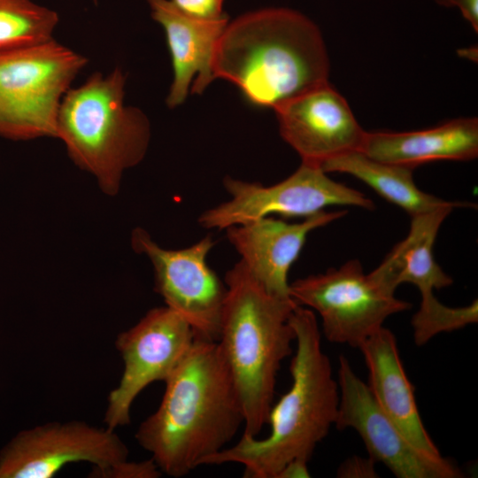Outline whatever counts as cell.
<instances>
[{
  "instance_id": "obj_1",
  "label": "cell",
  "mask_w": 478,
  "mask_h": 478,
  "mask_svg": "<svg viewBox=\"0 0 478 478\" xmlns=\"http://www.w3.org/2000/svg\"><path fill=\"white\" fill-rule=\"evenodd\" d=\"M165 383L159 406L135 439L162 474L178 478L227 447L244 417L217 342L196 337Z\"/></svg>"
},
{
  "instance_id": "obj_2",
  "label": "cell",
  "mask_w": 478,
  "mask_h": 478,
  "mask_svg": "<svg viewBox=\"0 0 478 478\" xmlns=\"http://www.w3.org/2000/svg\"><path fill=\"white\" fill-rule=\"evenodd\" d=\"M213 70L215 78L235 84L249 103L274 110L328 82L329 58L312 20L297 11L274 7L228 22Z\"/></svg>"
},
{
  "instance_id": "obj_3",
  "label": "cell",
  "mask_w": 478,
  "mask_h": 478,
  "mask_svg": "<svg viewBox=\"0 0 478 478\" xmlns=\"http://www.w3.org/2000/svg\"><path fill=\"white\" fill-rule=\"evenodd\" d=\"M289 320L296 342L289 366L292 382L270 409L268 435L264 438L242 436L235 444L204 459L202 466L237 463L243 466V477L276 478L291 460L309 462L318 443L335 425L339 387L322 350L316 315L297 305Z\"/></svg>"
},
{
  "instance_id": "obj_4",
  "label": "cell",
  "mask_w": 478,
  "mask_h": 478,
  "mask_svg": "<svg viewBox=\"0 0 478 478\" xmlns=\"http://www.w3.org/2000/svg\"><path fill=\"white\" fill-rule=\"evenodd\" d=\"M224 282L217 343L242 403V436L258 437L274 404L281 365L293 351L289 319L298 305L267 292L241 260Z\"/></svg>"
},
{
  "instance_id": "obj_5",
  "label": "cell",
  "mask_w": 478,
  "mask_h": 478,
  "mask_svg": "<svg viewBox=\"0 0 478 478\" xmlns=\"http://www.w3.org/2000/svg\"><path fill=\"white\" fill-rule=\"evenodd\" d=\"M125 85L120 67L94 73L66 91L57 117V138L71 159L109 195L118 192L124 172L143 159L150 138L147 116L125 104Z\"/></svg>"
},
{
  "instance_id": "obj_6",
  "label": "cell",
  "mask_w": 478,
  "mask_h": 478,
  "mask_svg": "<svg viewBox=\"0 0 478 478\" xmlns=\"http://www.w3.org/2000/svg\"><path fill=\"white\" fill-rule=\"evenodd\" d=\"M87 62L54 39L0 50V136L57 138L60 103Z\"/></svg>"
},
{
  "instance_id": "obj_7",
  "label": "cell",
  "mask_w": 478,
  "mask_h": 478,
  "mask_svg": "<svg viewBox=\"0 0 478 478\" xmlns=\"http://www.w3.org/2000/svg\"><path fill=\"white\" fill-rule=\"evenodd\" d=\"M397 288L380 266L366 274L361 263L351 259L339 268L294 281L289 296L319 313L328 341L358 348L388 317L412 307L396 297Z\"/></svg>"
},
{
  "instance_id": "obj_8",
  "label": "cell",
  "mask_w": 478,
  "mask_h": 478,
  "mask_svg": "<svg viewBox=\"0 0 478 478\" xmlns=\"http://www.w3.org/2000/svg\"><path fill=\"white\" fill-rule=\"evenodd\" d=\"M223 185L230 199L198 217L204 228L227 229L271 214L306 218L329 205L374 209L365 194L333 181L321 167L304 163L288 178L271 186L230 176L224 178Z\"/></svg>"
},
{
  "instance_id": "obj_9",
  "label": "cell",
  "mask_w": 478,
  "mask_h": 478,
  "mask_svg": "<svg viewBox=\"0 0 478 478\" xmlns=\"http://www.w3.org/2000/svg\"><path fill=\"white\" fill-rule=\"evenodd\" d=\"M195 338L189 324L166 305L150 310L135 326L118 335L115 346L124 367L118 386L108 395L106 428L115 430L130 423L137 396L152 382H165Z\"/></svg>"
},
{
  "instance_id": "obj_10",
  "label": "cell",
  "mask_w": 478,
  "mask_h": 478,
  "mask_svg": "<svg viewBox=\"0 0 478 478\" xmlns=\"http://www.w3.org/2000/svg\"><path fill=\"white\" fill-rule=\"evenodd\" d=\"M131 243L135 252L150 259L155 290L166 305L189 324L197 338L217 342L227 287L207 263L213 238L206 235L189 247L168 250L137 227Z\"/></svg>"
},
{
  "instance_id": "obj_11",
  "label": "cell",
  "mask_w": 478,
  "mask_h": 478,
  "mask_svg": "<svg viewBox=\"0 0 478 478\" xmlns=\"http://www.w3.org/2000/svg\"><path fill=\"white\" fill-rule=\"evenodd\" d=\"M115 430L81 420L48 422L19 432L0 451V478H51L66 465L101 469L127 459Z\"/></svg>"
},
{
  "instance_id": "obj_12",
  "label": "cell",
  "mask_w": 478,
  "mask_h": 478,
  "mask_svg": "<svg viewBox=\"0 0 478 478\" xmlns=\"http://www.w3.org/2000/svg\"><path fill=\"white\" fill-rule=\"evenodd\" d=\"M339 405L335 426L354 429L369 457L397 478H460L461 470L443 456H430L412 443L381 409L367 384L339 356Z\"/></svg>"
},
{
  "instance_id": "obj_13",
  "label": "cell",
  "mask_w": 478,
  "mask_h": 478,
  "mask_svg": "<svg viewBox=\"0 0 478 478\" xmlns=\"http://www.w3.org/2000/svg\"><path fill=\"white\" fill-rule=\"evenodd\" d=\"M274 112L281 137L307 165L321 167L330 159L359 150L366 134L347 101L328 81Z\"/></svg>"
},
{
  "instance_id": "obj_14",
  "label": "cell",
  "mask_w": 478,
  "mask_h": 478,
  "mask_svg": "<svg viewBox=\"0 0 478 478\" xmlns=\"http://www.w3.org/2000/svg\"><path fill=\"white\" fill-rule=\"evenodd\" d=\"M346 211L324 210L288 223L270 216L227 228L229 243L241 257L251 274L270 294L291 298L289 271L297 259L312 230L346 215Z\"/></svg>"
},
{
  "instance_id": "obj_15",
  "label": "cell",
  "mask_w": 478,
  "mask_h": 478,
  "mask_svg": "<svg viewBox=\"0 0 478 478\" xmlns=\"http://www.w3.org/2000/svg\"><path fill=\"white\" fill-rule=\"evenodd\" d=\"M152 19L164 29L170 51L173 79L166 104H181L189 93L202 94L216 79L214 59L220 39L228 24V17L204 20L188 16L170 0H147Z\"/></svg>"
},
{
  "instance_id": "obj_16",
  "label": "cell",
  "mask_w": 478,
  "mask_h": 478,
  "mask_svg": "<svg viewBox=\"0 0 478 478\" xmlns=\"http://www.w3.org/2000/svg\"><path fill=\"white\" fill-rule=\"evenodd\" d=\"M358 349L368 370L366 384L381 409L417 448L430 456H442L421 420L394 334L382 326Z\"/></svg>"
},
{
  "instance_id": "obj_17",
  "label": "cell",
  "mask_w": 478,
  "mask_h": 478,
  "mask_svg": "<svg viewBox=\"0 0 478 478\" xmlns=\"http://www.w3.org/2000/svg\"><path fill=\"white\" fill-rule=\"evenodd\" d=\"M358 151L412 168L437 160H471L478 155V119L459 118L410 132H366Z\"/></svg>"
},
{
  "instance_id": "obj_18",
  "label": "cell",
  "mask_w": 478,
  "mask_h": 478,
  "mask_svg": "<svg viewBox=\"0 0 478 478\" xmlns=\"http://www.w3.org/2000/svg\"><path fill=\"white\" fill-rule=\"evenodd\" d=\"M453 209L443 207L411 217L407 236L381 263L397 285L408 282L416 286L421 301L435 297V289H440L453 282L436 263L433 254L439 228Z\"/></svg>"
},
{
  "instance_id": "obj_19",
  "label": "cell",
  "mask_w": 478,
  "mask_h": 478,
  "mask_svg": "<svg viewBox=\"0 0 478 478\" xmlns=\"http://www.w3.org/2000/svg\"><path fill=\"white\" fill-rule=\"evenodd\" d=\"M326 173L339 172L355 176L411 217L443 207H474V204L446 201L420 190L412 178L413 168L374 160L355 150L324 163Z\"/></svg>"
},
{
  "instance_id": "obj_20",
  "label": "cell",
  "mask_w": 478,
  "mask_h": 478,
  "mask_svg": "<svg viewBox=\"0 0 478 478\" xmlns=\"http://www.w3.org/2000/svg\"><path fill=\"white\" fill-rule=\"evenodd\" d=\"M56 12L32 0H0V50L54 39Z\"/></svg>"
},
{
  "instance_id": "obj_21",
  "label": "cell",
  "mask_w": 478,
  "mask_h": 478,
  "mask_svg": "<svg viewBox=\"0 0 478 478\" xmlns=\"http://www.w3.org/2000/svg\"><path fill=\"white\" fill-rule=\"evenodd\" d=\"M477 321V299L467 306L453 308L443 305L434 297L420 302L411 324L415 344L422 346L438 334L458 330Z\"/></svg>"
},
{
  "instance_id": "obj_22",
  "label": "cell",
  "mask_w": 478,
  "mask_h": 478,
  "mask_svg": "<svg viewBox=\"0 0 478 478\" xmlns=\"http://www.w3.org/2000/svg\"><path fill=\"white\" fill-rule=\"evenodd\" d=\"M162 475L152 459L139 462L122 460L110 466L92 468L90 477L104 478H158Z\"/></svg>"
},
{
  "instance_id": "obj_23",
  "label": "cell",
  "mask_w": 478,
  "mask_h": 478,
  "mask_svg": "<svg viewBox=\"0 0 478 478\" xmlns=\"http://www.w3.org/2000/svg\"><path fill=\"white\" fill-rule=\"evenodd\" d=\"M184 14L204 20L227 17L223 12L225 0H170Z\"/></svg>"
},
{
  "instance_id": "obj_24",
  "label": "cell",
  "mask_w": 478,
  "mask_h": 478,
  "mask_svg": "<svg viewBox=\"0 0 478 478\" xmlns=\"http://www.w3.org/2000/svg\"><path fill=\"white\" fill-rule=\"evenodd\" d=\"M375 461L369 458L353 456L344 460L338 467L336 476L340 478L379 477Z\"/></svg>"
},
{
  "instance_id": "obj_25",
  "label": "cell",
  "mask_w": 478,
  "mask_h": 478,
  "mask_svg": "<svg viewBox=\"0 0 478 478\" xmlns=\"http://www.w3.org/2000/svg\"><path fill=\"white\" fill-rule=\"evenodd\" d=\"M444 7H455L462 17L470 24L475 33L478 32V0H433Z\"/></svg>"
},
{
  "instance_id": "obj_26",
  "label": "cell",
  "mask_w": 478,
  "mask_h": 478,
  "mask_svg": "<svg viewBox=\"0 0 478 478\" xmlns=\"http://www.w3.org/2000/svg\"><path fill=\"white\" fill-rule=\"evenodd\" d=\"M310 476L308 462L302 459H294L282 467L276 478H307Z\"/></svg>"
}]
</instances>
